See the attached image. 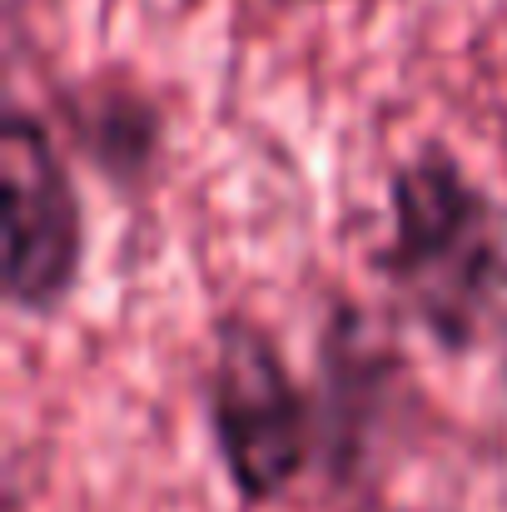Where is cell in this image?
Returning <instances> with one entry per match:
<instances>
[{
	"instance_id": "2",
	"label": "cell",
	"mask_w": 507,
	"mask_h": 512,
	"mask_svg": "<svg viewBox=\"0 0 507 512\" xmlns=\"http://www.w3.org/2000/svg\"><path fill=\"white\" fill-rule=\"evenodd\" d=\"M204 408L224 468L249 503L279 498L309 468L314 408L289 378L269 334H259L254 324L224 319L209 363Z\"/></svg>"
},
{
	"instance_id": "5",
	"label": "cell",
	"mask_w": 507,
	"mask_h": 512,
	"mask_svg": "<svg viewBox=\"0 0 507 512\" xmlns=\"http://www.w3.org/2000/svg\"><path fill=\"white\" fill-rule=\"evenodd\" d=\"M274 5H309V0H274Z\"/></svg>"
},
{
	"instance_id": "1",
	"label": "cell",
	"mask_w": 507,
	"mask_h": 512,
	"mask_svg": "<svg viewBox=\"0 0 507 512\" xmlns=\"http://www.w3.org/2000/svg\"><path fill=\"white\" fill-rule=\"evenodd\" d=\"M383 269L433 339L448 348L473 343L507 259L493 204L443 150L418 155L393 179V234Z\"/></svg>"
},
{
	"instance_id": "3",
	"label": "cell",
	"mask_w": 507,
	"mask_h": 512,
	"mask_svg": "<svg viewBox=\"0 0 507 512\" xmlns=\"http://www.w3.org/2000/svg\"><path fill=\"white\" fill-rule=\"evenodd\" d=\"M0 204H5V299L25 314L65 304L80 274V199L50 135L25 110L0 130Z\"/></svg>"
},
{
	"instance_id": "4",
	"label": "cell",
	"mask_w": 507,
	"mask_h": 512,
	"mask_svg": "<svg viewBox=\"0 0 507 512\" xmlns=\"http://www.w3.org/2000/svg\"><path fill=\"white\" fill-rule=\"evenodd\" d=\"M363 512H438V508H403V503H378V508H363Z\"/></svg>"
}]
</instances>
